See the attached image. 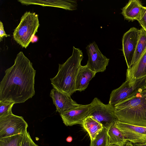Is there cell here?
<instances>
[{
    "mask_svg": "<svg viewBox=\"0 0 146 146\" xmlns=\"http://www.w3.org/2000/svg\"><path fill=\"white\" fill-rule=\"evenodd\" d=\"M36 71L32 63L20 52L14 64L5 71L0 82V101L24 102L35 95Z\"/></svg>",
    "mask_w": 146,
    "mask_h": 146,
    "instance_id": "6da1fadb",
    "label": "cell"
},
{
    "mask_svg": "<svg viewBox=\"0 0 146 146\" xmlns=\"http://www.w3.org/2000/svg\"><path fill=\"white\" fill-rule=\"evenodd\" d=\"M141 87L114 106L118 120L146 127V96L142 93Z\"/></svg>",
    "mask_w": 146,
    "mask_h": 146,
    "instance_id": "7a4b0ae2",
    "label": "cell"
},
{
    "mask_svg": "<svg viewBox=\"0 0 146 146\" xmlns=\"http://www.w3.org/2000/svg\"><path fill=\"white\" fill-rule=\"evenodd\" d=\"M83 58L82 51L73 46L71 56L64 63L59 64L58 73L50 78L53 88L70 96L76 91V79Z\"/></svg>",
    "mask_w": 146,
    "mask_h": 146,
    "instance_id": "3957f363",
    "label": "cell"
},
{
    "mask_svg": "<svg viewBox=\"0 0 146 146\" xmlns=\"http://www.w3.org/2000/svg\"><path fill=\"white\" fill-rule=\"evenodd\" d=\"M39 26L37 15L35 13L26 12L14 30L13 35L14 40L23 47L26 48L37 32Z\"/></svg>",
    "mask_w": 146,
    "mask_h": 146,
    "instance_id": "277c9868",
    "label": "cell"
},
{
    "mask_svg": "<svg viewBox=\"0 0 146 146\" xmlns=\"http://www.w3.org/2000/svg\"><path fill=\"white\" fill-rule=\"evenodd\" d=\"M89 116L100 123L108 130L117 120L115 113V107L109 104H103L97 98H95L90 104Z\"/></svg>",
    "mask_w": 146,
    "mask_h": 146,
    "instance_id": "5b68a950",
    "label": "cell"
},
{
    "mask_svg": "<svg viewBox=\"0 0 146 146\" xmlns=\"http://www.w3.org/2000/svg\"><path fill=\"white\" fill-rule=\"evenodd\" d=\"M28 127L23 117L12 113L0 117V139L19 134L24 135Z\"/></svg>",
    "mask_w": 146,
    "mask_h": 146,
    "instance_id": "8992f818",
    "label": "cell"
},
{
    "mask_svg": "<svg viewBox=\"0 0 146 146\" xmlns=\"http://www.w3.org/2000/svg\"><path fill=\"white\" fill-rule=\"evenodd\" d=\"M86 49L88 57L86 64L88 68L96 73L104 71L109 59L102 54L94 41L88 45Z\"/></svg>",
    "mask_w": 146,
    "mask_h": 146,
    "instance_id": "52a82bcc",
    "label": "cell"
},
{
    "mask_svg": "<svg viewBox=\"0 0 146 146\" xmlns=\"http://www.w3.org/2000/svg\"><path fill=\"white\" fill-rule=\"evenodd\" d=\"M146 78V76L139 79L133 85L125 81L119 87L111 92L109 104L114 106L128 98L144 85Z\"/></svg>",
    "mask_w": 146,
    "mask_h": 146,
    "instance_id": "ba28073f",
    "label": "cell"
},
{
    "mask_svg": "<svg viewBox=\"0 0 146 146\" xmlns=\"http://www.w3.org/2000/svg\"><path fill=\"white\" fill-rule=\"evenodd\" d=\"M140 34V29L132 27L123 36L122 51L127 68L131 66Z\"/></svg>",
    "mask_w": 146,
    "mask_h": 146,
    "instance_id": "9c48e42d",
    "label": "cell"
},
{
    "mask_svg": "<svg viewBox=\"0 0 146 146\" xmlns=\"http://www.w3.org/2000/svg\"><path fill=\"white\" fill-rule=\"evenodd\" d=\"M116 126L121 131L127 143H146V127L131 125L117 120Z\"/></svg>",
    "mask_w": 146,
    "mask_h": 146,
    "instance_id": "30bf717a",
    "label": "cell"
},
{
    "mask_svg": "<svg viewBox=\"0 0 146 146\" xmlns=\"http://www.w3.org/2000/svg\"><path fill=\"white\" fill-rule=\"evenodd\" d=\"M90 104H80L78 106L63 113L60 114L64 124L66 126H71L82 122L89 114Z\"/></svg>",
    "mask_w": 146,
    "mask_h": 146,
    "instance_id": "8fae6325",
    "label": "cell"
},
{
    "mask_svg": "<svg viewBox=\"0 0 146 146\" xmlns=\"http://www.w3.org/2000/svg\"><path fill=\"white\" fill-rule=\"evenodd\" d=\"M50 96L56 108V111L60 114L68 111L78 106L76 102L71 98V96L53 88L50 91Z\"/></svg>",
    "mask_w": 146,
    "mask_h": 146,
    "instance_id": "7c38bea8",
    "label": "cell"
},
{
    "mask_svg": "<svg viewBox=\"0 0 146 146\" xmlns=\"http://www.w3.org/2000/svg\"><path fill=\"white\" fill-rule=\"evenodd\" d=\"M146 76V49L138 61L130 68H127L126 81L130 85H134L136 81Z\"/></svg>",
    "mask_w": 146,
    "mask_h": 146,
    "instance_id": "4fadbf2b",
    "label": "cell"
},
{
    "mask_svg": "<svg viewBox=\"0 0 146 146\" xmlns=\"http://www.w3.org/2000/svg\"><path fill=\"white\" fill-rule=\"evenodd\" d=\"M145 7L139 0H130L122 9L121 13L125 19L131 21H138L144 12Z\"/></svg>",
    "mask_w": 146,
    "mask_h": 146,
    "instance_id": "5bb4252c",
    "label": "cell"
},
{
    "mask_svg": "<svg viewBox=\"0 0 146 146\" xmlns=\"http://www.w3.org/2000/svg\"><path fill=\"white\" fill-rule=\"evenodd\" d=\"M18 1L25 5L34 4L62 8L72 11L77 9L76 0H22Z\"/></svg>",
    "mask_w": 146,
    "mask_h": 146,
    "instance_id": "9a60e30c",
    "label": "cell"
},
{
    "mask_svg": "<svg viewBox=\"0 0 146 146\" xmlns=\"http://www.w3.org/2000/svg\"><path fill=\"white\" fill-rule=\"evenodd\" d=\"M96 73L87 67L86 65L80 66L78 70L75 82L76 91L80 92L85 90L88 87L90 81Z\"/></svg>",
    "mask_w": 146,
    "mask_h": 146,
    "instance_id": "2e32d148",
    "label": "cell"
},
{
    "mask_svg": "<svg viewBox=\"0 0 146 146\" xmlns=\"http://www.w3.org/2000/svg\"><path fill=\"white\" fill-rule=\"evenodd\" d=\"M115 122L107 130L109 145L125 146L127 141L122 132L116 126Z\"/></svg>",
    "mask_w": 146,
    "mask_h": 146,
    "instance_id": "e0dca14e",
    "label": "cell"
},
{
    "mask_svg": "<svg viewBox=\"0 0 146 146\" xmlns=\"http://www.w3.org/2000/svg\"><path fill=\"white\" fill-rule=\"evenodd\" d=\"M82 125L89 134L91 141L94 139L97 135L103 128L100 123L89 116L85 118Z\"/></svg>",
    "mask_w": 146,
    "mask_h": 146,
    "instance_id": "ac0fdd59",
    "label": "cell"
},
{
    "mask_svg": "<svg viewBox=\"0 0 146 146\" xmlns=\"http://www.w3.org/2000/svg\"><path fill=\"white\" fill-rule=\"evenodd\" d=\"M146 49V32L143 28H141L140 29V35L131 67L138 61Z\"/></svg>",
    "mask_w": 146,
    "mask_h": 146,
    "instance_id": "d6986e66",
    "label": "cell"
},
{
    "mask_svg": "<svg viewBox=\"0 0 146 146\" xmlns=\"http://www.w3.org/2000/svg\"><path fill=\"white\" fill-rule=\"evenodd\" d=\"M107 130L104 128L97 135L94 139L91 141L90 146H108Z\"/></svg>",
    "mask_w": 146,
    "mask_h": 146,
    "instance_id": "ffe728a7",
    "label": "cell"
},
{
    "mask_svg": "<svg viewBox=\"0 0 146 146\" xmlns=\"http://www.w3.org/2000/svg\"><path fill=\"white\" fill-rule=\"evenodd\" d=\"M24 135L19 134L0 139V146H21Z\"/></svg>",
    "mask_w": 146,
    "mask_h": 146,
    "instance_id": "44dd1931",
    "label": "cell"
},
{
    "mask_svg": "<svg viewBox=\"0 0 146 146\" xmlns=\"http://www.w3.org/2000/svg\"><path fill=\"white\" fill-rule=\"evenodd\" d=\"M15 104L10 101H0V117L12 113V109Z\"/></svg>",
    "mask_w": 146,
    "mask_h": 146,
    "instance_id": "7402d4cb",
    "label": "cell"
},
{
    "mask_svg": "<svg viewBox=\"0 0 146 146\" xmlns=\"http://www.w3.org/2000/svg\"><path fill=\"white\" fill-rule=\"evenodd\" d=\"M21 146H38L33 141L29 133L27 132L23 135Z\"/></svg>",
    "mask_w": 146,
    "mask_h": 146,
    "instance_id": "603a6c76",
    "label": "cell"
},
{
    "mask_svg": "<svg viewBox=\"0 0 146 146\" xmlns=\"http://www.w3.org/2000/svg\"><path fill=\"white\" fill-rule=\"evenodd\" d=\"M144 30L146 32V7L140 19L137 21Z\"/></svg>",
    "mask_w": 146,
    "mask_h": 146,
    "instance_id": "cb8c5ba5",
    "label": "cell"
},
{
    "mask_svg": "<svg viewBox=\"0 0 146 146\" xmlns=\"http://www.w3.org/2000/svg\"><path fill=\"white\" fill-rule=\"evenodd\" d=\"M5 36L7 37L10 36V35H7L4 29L3 25L2 22L0 21V41L2 40V39Z\"/></svg>",
    "mask_w": 146,
    "mask_h": 146,
    "instance_id": "d4e9b609",
    "label": "cell"
},
{
    "mask_svg": "<svg viewBox=\"0 0 146 146\" xmlns=\"http://www.w3.org/2000/svg\"><path fill=\"white\" fill-rule=\"evenodd\" d=\"M126 146H146V143H127Z\"/></svg>",
    "mask_w": 146,
    "mask_h": 146,
    "instance_id": "484cf974",
    "label": "cell"
},
{
    "mask_svg": "<svg viewBox=\"0 0 146 146\" xmlns=\"http://www.w3.org/2000/svg\"><path fill=\"white\" fill-rule=\"evenodd\" d=\"M38 40V37L35 35L33 36V37L31 42L32 43H33L36 42Z\"/></svg>",
    "mask_w": 146,
    "mask_h": 146,
    "instance_id": "4316f807",
    "label": "cell"
},
{
    "mask_svg": "<svg viewBox=\"0 0 146 146\" xmlns=\"http://www.w3.org/2000/svg\"><path fill=\"white\" fill-rule=\"evenodd\" d=\"M142 92L145 96H146V88L143 87V86L141 87Z\"/></svg>",
    "mask_w": 146,
    "mask_h": 146,
    "instance_id": "83f0119b",
    "label": "cell"
},
{
    "mask_svg": "<svg viewBox=\"0 0 146 146\" xmlns=\"http://www.w3.org/2000/svg\"><path fill=\"white\" fill-rule=\"evenodd\" d=\"M66 140L67 142H70L72 140V137L71 136H69L66 138Z\"/></svg>",
    "mask_w": 146,
    "mask_h": 146,
    "instance_id": "f1b7e54d",
    "label": "cell"
},
{
    "mask_svg": "<svg viewBox=\"0 0 146 146\" xmlns=\"http://www.w3.org/2000/svg\"><path fill=\"white\" fill-rule=\"evenodd\" d=\"M143 87H144L145 88H146V78L145 80V82L144 83V85H143Z\"/></svg>",
    "mask_w": 146,
    "mask_h": 146,
    "instance_id": "f546056e",
    "label": "cell"
},
{
    "mask_svg": "<svg viewBox=\"0 0 146 146\" xmlns=\"http://www.w3.org/2000/svg\"><path fill=\"white\" fill-rule=\"evenodd\" d=\"M108 146H117L114 145H110Z\"/></svg>",
    "mask_w": 146,
    "mask_h": 146,
    "instance_id": "4dcf8cb0",
    "label": "cell"
}]
</instances>
